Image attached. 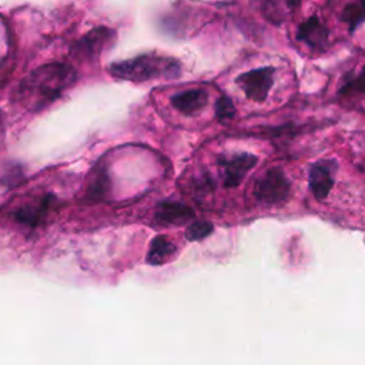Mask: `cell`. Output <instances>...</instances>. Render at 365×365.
<instances>
[{"mask_svg":"<svg viewBox=\"0 0 365 365\" xmlns=\"http://www.w3.org/2000/svg\"><path fill=\"white\" fill-rule=\"evenodd\" d=\"M194 217V211L181 204V202H174V201H164L158 205L155 211V218L157 221L163 224H182L185 221H190Z\"/></svg>","mask_w":365,"mask_h":365,"instance_id":"obj_11","label":"cell"},{"mask_svg":"<svg viewBox=\"0 0 365 365\" xmlns=\"http://www.w3.org/2000/svg\"><path fill=\"white\" fill-rule=\"evenodd\" d=\"M53 202H54V197L51 194H46L41 198H38L37 201L27 202L23 207H20L14 212V217L21 224L34 227V225L40 224L44 220V217L50 211Z\"/></svg>","mask_w":365,"mask_h":365,"instance_id":"obj_9","label":"cell"},{"mask_svg":"<svg viewBox=\"0 0 365 365\" xmlns=\"http://www.w3.org/2000/svg\"><path fill=\"white\" fill-rule=\"evenodd\" d=\"M336 163L332 160H319L309 168V188L315 198L324 200L334 185V175L336 173Z\"/></svg>","mask_w":365,"mask_h":365,"instance_id":"obj_7","label":"cell"},{"mask_svg":"<svg viewBox=\"0 0 365 365\" xmlns=\"http://www.w3.org/2000/svg\"><path fill=\"white\" fill-rule=\"evenodd\" d=\"M108 187H110L108 174H107L106 168L100 167L91 175L90 184H88V188H87V195L91 200H101L107 194Z\"/></svg>","mask_w":365,"mask_h":365,"instance_id":"obj_14","label":"cell"},{"mask_svg":"<svg viewBox=\"0 0 365 365\" xmlns=\"http://www.w3.org/2000/svg\"><path fill=\"white\" fill-rule=\"evenodd\" d=\"M3 133H4V117H3V113L0 110V137L3 135Z\"/></svg>","mask_w":365,"mask_h":365,"instance_id":"obj_18","label":"cell"},{"mask_svg":"<svg viewBox=\"0 0 365 365\" xmlns=\"http://www.w3.org/2000/svg\"><path fill=\"white\" fill-rule=\"evenodd\" d=\"M212 232V224L210 221H195L185 230V237L190 241H198L208 237Z\"/></svg>","mask_w":365,"mask_h":365,"instance_id":"obj_16","label":"cell"},{"mask_svg":"<svg viewBox=\"0 0 365 365\" xmlns=\"http://www.w3.org/2000/svg\"><path fill=\"white\" fill-rule=\"evenodd\" d=\"M346 24L349 31H354L364 20V0H358L356 3H349L341 17Z\"/></svg>","mask_w":365,"mask_h":365,"instance_id":"obj_15","label":"cell"},{"mask_svg":"<svg viewBox=\"0 0 365 365\" xmlns=\"http://www.w3.org/2000/svg\"><path fill=\"white\" fill-rule=\"evenodd\" d=\"M301 0H264L262 13L274 24L288 20L299 7Z\"/></svg>","mask_w":365,"mask_h":365,"instance_id":"obj_12","label":"cell"},{"mask_svg":"<svg viewBox=\"0 0 365 365\" xmlns=\"http://www.w3.org/2000/svg\"><path fill=\"white\" fill-rule=\"evenodd\" d=\"M175 251V245L164 235H158L151 241L147 261L151 265H160L164 264Z\"/></svg>","mask_w":365,"mask_h":365,"instance_id":"obj_13","label":"cell"},{"mask_svg":"<svg viewBox=\"0 0 365 365\" xmlns=\"http://www.w3.org/2000/svg\"><path fill=\"white\" fill-rule=\"evenodd\" d=\"M257 155L251 153H235L218 158V164L222 173V181L227 188L240 185L248 171L257 164Z\"/></svg>","mask_w":365,"mask_h":365,"instance_id":"obj_5","label":"cell"},{"mask_svg":"<svg viewBox=\"0 0 365 365\" xmlns=\"http://www.w3.org/2000/svg\"><path fill=\"white\" fill-rule=\"evenodd\" d=\"M114 30L108 27H96L77 41L74 53L81 58H96L108 44L114 41Z\"/></svg>","mask_w":365,"mask_h":365,"instance_id":"obj_6","label":"cell"},{"mask_svg":"<svg viewBox=\"0 0 365 365\" xmlns=\"http://www.w3.org/2000/svg\"><path fill=\"white\" fill-rule=\"evenodd\" d=\"M297 38L305 43L308 47L319 50V48H324V46L328 41V30L318 20L317 16H312L299 24L297 31Z\"/></svg>","mask_w":365,"mask_h":365,"instance_id":"obj_10","label":"cell"},{"mask_svg":"<svg viewBox=\"0 0 365 365\" xmlns=\"http://www.w3.org/2000/svg\"><path fill=\"white\" fill-rule=\"evenodd\" d=\"M274 73L272 67H259L240 74L235 81L250 100L261 103L267 98L272 87Z\"/></svg>","mask_w":365,"mask_h":365,"instance_id":"obj_4","label":"cell"},{"mask_svg":"<svg viewBox=\"0 0 365 365\" xmlns=\"http://www.w3.org/2000/svg\"><path fill=\"white\" fill-rule=\"evenodd\" d=\"M235 114V106L227 96H221L215 103V115L220 120H230Z\"/></svg>","mask_w":365,"mask_h":365,"instance_id":"obj_17","label":"cell"},{"mask_svg":"<svg viewBox=\"0 0 365 365\" xmlns=\"http://www.w3.org/2000/svg\"><path fill=\"white\" fill-rule=\"evenodd\" d=\"M110 74L128 81H147L154 78H175L181 71L178 60L155 53L140 54L110 66Z\"/></svg>","mask_w":365,"mask_h":365,"instance_id":"obj_2","label":"cell"},{"mask_svg":"<svg viewBox=\"0 0 365 365\" xmlns=\"http://www.w3.org/2000/svg\"><path fill=\"white\" fill-rule=\"evenodd\" d=\"M291 184L279 167L267 170L254 184V195L265 204H278L288 198Z\"/></svg>","mask_w":365,"mask_h":365,"instance_id":"obj_3","label":"cell"},{"mask_svg":"<svg viewBox=\"0 0 365 365\" xmlns=\"http://www.w3.org/2000/svg\"><path fill=\"white\" fill-rule=\"evenodd\" d=\"M76 78V70L70 64H43L21 80L17 88V98L24 108L40 111L60 98L74 84Z\"/></svg>","mask_w":365,"mask_h":365,"instance_id":"obj_1","label":"cell"},{"mask_svg":"<svg viewBox=\"0 0 365 365\" xmlns=\"http://www.w3.org/2000/svg\"><path fill=\"white\" fill-rule=\"evenodd\" d=\"M208 103V94L202 88H190L177 93L171 97V104L180 113L185 115H192L201 111Z\"/></svg>","mask_w":365,"mask_h":365,"instance_id":"obj_8","label":"cell"}]
</instances>
